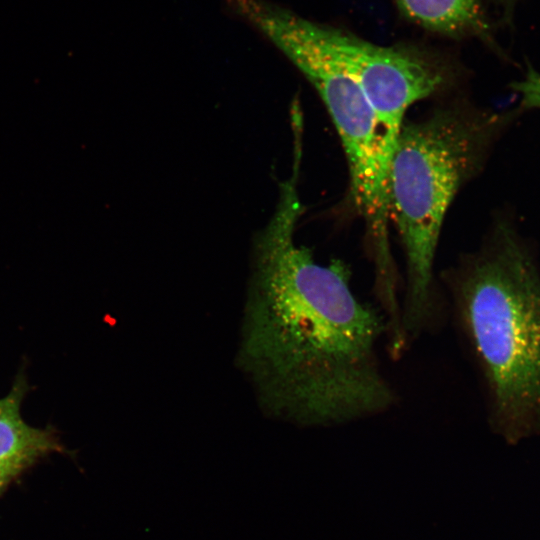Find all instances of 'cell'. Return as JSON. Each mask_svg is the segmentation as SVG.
<instances>
[{
  "instance_id": "6da1fadb",
  "label": "cell",
  "mask_w": 540,
  "mask_h": 540,
  "mask_svg": "<svg viewBox=\"0 0 540 540\" xmlns=\"http://www.w3.org/2000/svg\"><path fill=\"white\" fill-rule=\"evenodd\" d=\"M298 176L293 167L253 240L238 364L273 419L329 427L382 415L399 399L379 357L385 317L355 295L344 262L320 264L296 243Z\"/></svg>"
},
{
  "instance_id": "7a4b0ae2",
  "label": "cell",
  "mask_w": 540,
  "mask_h": 540,
  "mask_svg": "<svg viewBox=\"0 0 540 540\" xmlns=\"http://www.w3.org/2000/svg\"><path fill=\"white\" fill-rule=\"evenodd\" d=\"M474 363L491 427L518 441L540 431V271L511 215L439 277Z\"/></svg>"
},
{
  "instance_id": "3957f363",
  "label": "cell",
  "mask_w": 540,
  "mask_h": 540,
  "mask_svg": "<svg viewBox=\"0 0 540 540\" xmlns=\"http://www.w3.org/2000/svg\"><path fill=\"white\" fill-rule=\"evenodd\" d=\"M522 113L518 106L496 111L462 101L405 120L401 128L386 194L405 259L401 330L408 348L440 320L445 299L434 267L445 215Z\"/></svg>"
},
{
  "instance_id": "277c9868",
  "label": "cell",
  "mask_w": 540,
  "mask_h": 540,
  "mask_svg": "<svg viewBox=\"0 0 540 540\" xmlns=\"http://www.w3.org/2000/svg\"><path fill=\"white\" fill-rule=\"evenodd\" d=\"M276 44L320 95L340 137L350 174L351 198L364 217L369 255L392 257L384 181L378 165L375 116L359 84L321 33V24L277 12L268 20Z\"/></svg>"
},
{
  "instance_id": "5b68a950",
  "label": "cell",
  "mask_w": 540,
  "mask_h": 540,
  "mask_svg": "<svg viewBox=\"0 0 540 540\" xmlns=\"http://www.w3.org/2000/svg\"><path fill=\"white\" fill-rule=\"evenodd\" d=\"M321 33L362 89L375 116L378 165L386 188L387 173L408 109L445 88L442 65L416 49L381 46L321 24Z\"/></svg>"
},
{
  "instance_id": "8992f818",
  "label": "cell",
  "mask_w": 540,
  "mask_h": 540,
  "mask_svg": "<svg viewBox=\"0 0 540 540\" xmlns=\"http://www.w3.org/2000/svg\"><path fill=\"white\" fill-rule=\"evenodd\" d=\"M410 20L451 37L485 34L487 25L479 0H393Z\"/></svg>"
},
{
  "instance_id": "52a82bcc",
  "label": "cell",
  "mask_w": 540,
  "mask_h": 540,
  "mask_svg": "<svg viewBox=\"0 0 540 540\" xmlns=\"http://www.w3.org/2000/svg\"><path fill=\"white\" fill-rule=\"evenodd\" d=\"M22 389L15 387L0 399V465L24 468L54 443L46 431L29 426L20 415Z\"/></svg>"
},
{
  "instance_id": "ba28073f",
  "label": "cell",
  "mask_w": 540,
  "mask_h": 540,
  "mask_svg": "<svg viewBox=\"0 0 540 540\" xmlns=\"http://www.w3.org/2000/svg\"><path fill=\"white\" fill-rule=\"evenodd\" d=\"M513 93L519 96L518 107L523 111L540 110V73L532 67L520 80L509 85Z\"/></svg>"
},
{
  "instance_id": "9c48e42d",
  "label": "cell",
  "mask_w": 540,
  "mask_h": 540,
  "mask_svg": "<svg viewBox=\"0 0 540 540\" xmlns=\"http://www.w3.org/2000/svg\"><path fill=\"white\" fill-rule=\"evenodd\" d=\"M22 469L14 465H0V490Z\"/></svg>"
}]
</instances>
